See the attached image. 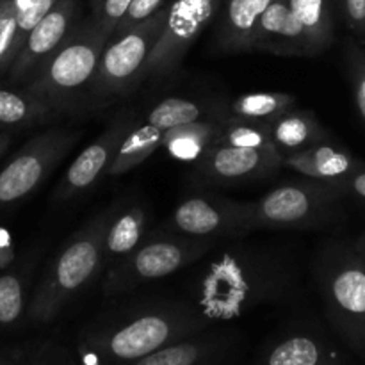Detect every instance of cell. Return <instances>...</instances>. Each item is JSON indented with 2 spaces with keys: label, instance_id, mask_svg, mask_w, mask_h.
<instances>
[{
  "label": "cell",
  "instance_id": "6da1fadb",
  "mask_svg": "<svg viewBox=\"0 0 365 365\" xmlns=\"http://www.w3.org/2000/svg\"><path fill=\"white\" fill-rule=\"evenodd\" d=\"M296 285V271L273 250L232 242L198 269L191 289L203 314L232 319L264 302L287 294Z\"/></svg>",
  "mask_w": 365,
  "mask_h": 365
},
{
  "label": "cell",
  "instance_id": "7a4b0ae2",
  "mask_svg": "<svg viewBox=\"0 0 365 365\" xmlns=\"http://www.w3.org/2000/svg\"><path fill=\"white\" fill-rule=\"evenodd\" d=\"M113 207L93 216L57 252L32 296L29 307L32 319L38 323L53 319L70 299L81 294L106 271L103 237Z\"/></svg>",
  "mask_w": 365,
  "mask_h": 365
},
{
  "label": "cell",
  "instance_id": "3957f363",
  "mask_svg": "<svg viewBox=\"0 0 365 365\" xmlns=\"http://www.w3.org/2000/svg\"><path fill=\"white\" fill-rule=\"evenodd\" d=\"M107 41L109 38L93 18L81 20L70 38L39 66L24 88L45 98L57 113L70 110L82 96L89 95Z\"/></svg>",
  "mask_w": 365,
  "mask_h": 365
},
{
  "label": "cell",
  "instance_id": "277c9868",
  "mask_svg": "<svg viewBox=\"0 0 365 365\" xmlns=\"http://www.w3.org/2000/svg\"><path fill=\"white\" fill-rule=\"evenodd\" d=\"M342 192L319 180H296L278 185L255 202H242L246 232L310 230L334 220Z\"/></svg>",
  "mask_w": 365,
  "mask_h": 365
},
{
  "label": "cell",
  "instance_id": "5b68a950",
  "mask_svg": "<svg viewBox=\"0 0 365 365\" xmlns=\"http://www.w3.org/2000/svg\"><path fill=\"white\" fill-rule=\"evenodd\" d=\"M216 245L217 241L212 239L187 237L157 228L153 234L143 239L130 255L106 269L103 294H121L150 282L171 277L177 271L205 259Z\"/></svg>",
  "mask_w": 365,
  "mask_h": 365
},
{
  "label": "cell",
  "instance_id": "8992f818",
  "mask_svg": "<svg viewBox=\"0 0 365 365\" xmlns=\"http://www.w3.org/2000/svg\"><path fill=\"white\" fill-rule=\"evenodd\" d=\"M171 6L163 9L138 27L113 36L100 57L98 71L89 96L96 102L125 96L143 84V71L159 41L170 16Z\"/></svg>",
  "mask_w": 365,
  "mask_h": 365
},
{
  "label": "cell",
  "instance_id": "52a82bcc",
  "mask_svg": "<svg viewBox=\"0 0 365 365\" xmlns=\"http://www.w3.org/2000/svg\"><path fill=\"white\" fill-rule=\"evenodd\" d=\"M316 278L331 317L365 346V260L355 250L330 246L317 259Z\"/></svg>",
  "mask_w": 365,
  "mask_h": 365
},
{
  "label": "cell",
  "instance_id": "ba28073f",
  "mask_svg": "<svg viewBox=\"0 0 365 365\" xmlns=\"http://www.w3.org/2000/svg\"><path fill=\"white\" fill-rule=\"evenodd\" d=\"M81 135L82 130L53 127L32 138L0 171V210L34 192Z\"/></svg>",
  "mask_w": 365,
  "mask_h": 365
},
{
  "label": "cell",
  "instance_id": "9c48e42d",
  "mask_svg": "<svg viewBox=\"0 0 365 365\" xmlns=\"http://www.w3.org/2000/svg\"><path fill=\"white\" fill-rule=\"evenodd\" d=\"M196 321L198 316L195 309L185 303L139 312L110 331L106 339V348L116 359L139 360L164 348L178 330L185 331Z\"/></svg>",
  "mask_w": 365,
  "mask_h": 365
},
{
  "label": "cell",
  "instance_id": "30bf717a",
  "mask_svg": "<svg viewBox=\"0 0 365 365\" xmlns=\"http://www.w3.org/2000/svg\"><path fill=\"white\" fill-rule=\"evenodd\" d=\"M138 121L139 116L134 109L118 110L106 130L91 145L86 146L81 155L70 164L53 192V200L70 202L95 187L109 173L121 141Z\"/></svg>",
  "mask_w": 365,
  "mask_h": 365
},
{
  "label": "cell",
  "instance_id": "8fae6325",
  "mask_svg": "<svg viewBox=\"0 0 365 365\" xmlns=\"http://www.w3.org/2000/svg\"><path fill=\"white\" fill-rule=\"evenodd\" d=\"M160 230L196 239H242L248 235L242 221V202L220 195H192L178 203Z\"/></svg>",
  "mask_w": 365,
  "mask_h": 365
},
{
  "label": "cell",
  "instance_id": "7c38bea8",
  "mask_svg": "<svg viewBox=\"0 0 365 365\" xmlns=\"http://www.w3.org/2000/svg\"><path fill=\"white\" fill-rule=\"evenodd\" d=\"M216 13V9L200 7L191 0H175L163 34L143 71V84H159L177 73L189 48Z\"/></svg>",
  "mask_w": 365,
  "mask_h": 365
},
{
  "label": "cell",
  "instance_id": "4fadbf2b",
  "mask_svg": "<svg viewBox=\"0 0 365 365\" xmlns=\"http://www.w3.org/2000/svg\"><path fill=\"white\" fill-rule=\"evenodd\" d=\"M78 21L81 18L77 0H59L25 39L13 66L7 71L9 84L24 86L39 70V66L70 38Z\"/></svg>",
  "mask_w": 365,
  "mask_h": 365
},
{
  "label": "cell",
  "instance_id": "5bb4252c",
  "mask_svg": "<svg viewBox=\"0 0 365 365\" xmlns=\"http://www.w3.org/2000/svg\"><path fill=\"white\" fill-rule=\"evenodd\" d=\"M284 166L278 150L212 145L195 163V173L210 184H245L271 177Z\"/></svg>",
  "mask_w": 365,
  "mask_h": 365
},
{
  "label": "cell",
  "instance_id": "9a60e30c",
  "mask_svg": "<svg viewBox=\"0 0 365 365\" xmlns=\"http://www.w3.org/2000/svg\"><path fill=\"white\" fill-rule=\"evenodd\" d=\"M255 50L274 56H307L305 32L289 0H273L259 21Z\"/></svg>",
  "mask_w": 365,
  "mask_h": 365
},
{
  "label": "cell",
  "instance_id": "2e32d148",
  "mask_svg": "<svg viewBox=\"0 0 365 365\" xmlns=\"http://www.w3.org/2000/svg\"><path fill=\"white\" fill-rule=\"evenodd\" d=\"M273 0H228L217 24V46L225 53L255 50L259 21Z\"/></svg>",
  "mask_w": 365,
  "mask_h": 365
},
{
  "label": "cell",
  "instance_id": "e0dca14e",
  "mask_svg": "<svg viewBox=\"0 0 365 365\" xmlns=\"http://www.w3.org/2000/svg\"><path fill=\"white\" fill-rule=\"evenodd\" d=\"M146 209L139 202L114 203L103 237V267L109 269L130 255L146 237ZM106 273V271H103Z\"/></svg>",
  "mask_w": 365,
  "mask_h": 365
},
{
  "label": "cell",
  "instance_id": "ac0fdd59",
  "mask_svg": "<svg viewBox=\"0 0 365 365\" xmlns=\"http://www.w3.org/2000/svg\"><path fill=\"white\" fill-rule=\"evenodd\" d=\"M284 166L303 177L331 185H337L362 168L348 150L330 145L328 141L284 157Z\"/></svg>",
  "mask_w": 365,
  "mask_h": 365
},
{
  "label": "cell",
  "instance_id": "d6986e66",
  "mask_svg": "<svg viewBox=\"0 0 365 365\" xmlns=\"http://www.w3.org/2000/svg\"><path fill=\"white\" fill-rule=\"evenodd\" d=\"M271 139L282 157L303 152L314 145L328 141V132L314 113L303 109L285 110L269 123Z\"/></svg>",
  "mask_w": 365,
  "mask_h": 365
},
{
  "label": "cell",
  "instance_id": "ffe728a7",
  "mask_svg": "<svg viewBox=\"0 0 365 365\" xmlns=\"http://www.w3.org/2000/svg\"><path fill=\"white\" fill-rule=\"evenodd\" d=\"M57 110L24 86L0 84V128H29L46 123Z\"/></svg>",
  "mask_w": 365,
  "mask_h": 365
},
{
  "label": "cell",
  "instance_id": "44dd1931",
  "mask_svg": "<svg viewBox=\"0 0 365 365\" xmlns=\"http://www.w3.org/2000/svg\"><path fill=\"white\" fill-rule=\"evenodd\" d=\"M223 116L207 118L192 123L168 128L163 134V148L173 159L196 163L216 143Z\"/></svg>",
  "mask_w": 365,
  "mask_h": 365
},
{
  "label": "cell",
  "instance_id": "7402d4cb",
  "mask_svg": "<svg viewBox=\"0 0 365 365\" xmlns=\"http://www.w3.org/2000/svg\"><path fill=\"white\" fill-rule=\"evenodd\" d=\"M292 13L305 32L307 56H321L334 41L330 0H289Z\"/></svg>",
  "mask_w": 365,
  "mask_h": 365
},
{
  "label": "cell",
  "instance_id": "603a6c76",
  "mask_svg": "<svg viewBox=\"0 0 365 365\" xmlns=\"http://www.w3.org/2000/svg\"><path fill=\"white\" fill-rule=\"evenodd\" d=\"M163 134L164 130H160L155 125L148 123V121H145V123L138 121L121 141L116 159H114L107 175L120 177V175H125L138 168L143 160L155 153L157 148H163Z\"/></svg>",
  "mask_w": 365,
  "mask_h": 365
},
{
  "label": "cell",
  "instance_id": "cb8c5ba5",
  "mask_svg": "<svg viewBox=\"0 0 365 365\" xmlns=\"http://www.w3.org/2000/svg\"><path fill=\"white\" fill-rule=\"evenodd\" d=\"M296 106V96L291 93L257 91L245 93L225 106V114L246 120L271 121Z\"/></svg>",
  "mask_w": 365,
  "mask_h": 365
},
{
  "label": "cell",
  "instance_id": "d4e9b609",
  "mask_svg": "<svg viewBox=\"0 0 365 365\" xmlns=\"http://www.w3.org/2000/svg\"><path fill=\"white\" fill-rule=\"evenodd\" d=\"M225 116L223 109H212L209 106L196 100L180 98V96H168V98L160 100L157 106L150 109L146 121L160 130H168V128L178 127V125L192 123V121L207 120V118H217Z\"/></svg>",
  "mask_w": 365,
  "mask_h": 365
},
{
  "label": "cell",
  "instance_id": "484cf974",
  "mask_svg": "<svg viewBox=\"0 0 365 365\" xmlns=\"http://www.w3.org/2000/svg\"><path fill=\"white\" fill-rule=\"evenodd\" d=\"M214 145L250 150H277L271 139V128L267 121L246 120V118H234L227 114L221 120V130Z\"/></svg>",
  "mask_w": 365,
  "mask_h": 365
},
{
  "label": "cell",
  "instance_id": "4316f807",
  "mask_svg": "<svg viewBox=\"0 0 365 365\" xmlns=\"http://www.w3.org/2000/svg\"><path fill=\"white\" fill-rule=\"evenodd\" d=\"M27 280L20 273H6L0 277V327L14 324L25 310Z\"/></svg>",
  "mask_w": 365,
  "mask_h": 365
},
{
  "label": "cell",
  "instance_id": "83f0119b",
  "mask_svg": "<svg viewBox=\"0 0 365 365\" xmlns=\"http://www.w3.org/2000/svg\"><path fill=\"white\" fill-rule=\"evenodd\" d=\"M319 362V346L309 337L289 339L269 355V365H317Z\"/></svg>",
  "mask_w": 365,
  "mask_h": 365
},
{
  "label": "cell",
  "instance_id": "f1b7e54d",
  "mask_svg": "<svg viewBox=\"0 0 365 365\" xmlns=\"http://www.w3.org/2000/svg\"><path fill=\"white\" fill-rule=\"evenodd\" d=\"M18 56V20L14 0H0V73L9 71Z\"/></svg>",
  "mask_w": 365,
  "mask_h": 365
},
{
  "label": "cell",
  "instance_id": "f546056e",
  "mask_svg": "<svg viewBox=\"0 0 365 365\" xmlns=\"http://www.w3.org/2000/svg\"><path fill=\"white\" fill-rule=\"evenodd\" d=\"M344 63L351 82L356 109L365 121V50L359 43L348 41L344 46Z\"/></svg>",
  "mask_w": 365,
  "mask_h": 365
},
{
  "label": "cell",
  "instance_id": "4dcf8cb0",
  "mask_svg": "<svg viewBox=\"0 0 365 365\" xmlns=\"http://www.w3.org/2000/svg\"><path fill=\"white\" fill-rule=\"evenodd\" d=\"M59 0H14L18 20V53L32 29L52 11Z\"/></svg>",
  "mask_w": 365,
  "mask_h": 365
},
{
  "label": "cell",
  "instance_id": "1f68e13d",
  "mask_svg": "<svg viewBox=\"0 0 365 365\" xmlns=\"http://www.w3.org/2000/svg\"><path fill=\"white\" fill-rule=\"evenodd\" d=\"M200 353L202 349L196 342H180L143 356L135 365H195L198 362Z\"/></svg>",
  "mask_w": 365,
  "mask_h": 365
},
{
  "label": "cell",
  "instance_id": "d6a6232c",
  "mask_svg": "<svg viewBox=\"0 0 365 365\" xmlns=\"http://www.w3.org/2000/svg\"><path fill=\"white\" fill-rule=\"evenodd\" d=\"M130 4L132 0H102L98 7L93 9L91 18L96 21L100 31L110 39Z\"/></svg>",
  "mask_w": 365,
  "mask_h": 365
},
{
  "label": "cell",
  "instance_id": "836d02e7",
  "mask_svg": "<svg viewBox=\"0 0 365 365\" xmlns=\"http://www.w3.org/2000/svg\"><path fill=\"white\" fill-rule=\"evenodd\" d=\"M164 2H166V0H132L127 13H125V16L120 20V24H118L113 36L123 34V32L130 31V29L138 27L139 24L148 20V18H152L153 14H157L163 9ZM113 36H110V38H113Z\"/></svg>",
  "mask_w": 365,
  "mask_h": 365
},
{
  "label": "cell",
  "instance_id": "e575fe53",
  "mask_svg": "<svg viewBox=\"0 0 365 365\" xmlns=\"http://www.w3.org/2000/svg\"><path fill=\"white\" fill-rule=\"evenodd\" d=\"M339 9L346 25L365 38V0H339Z\"/></svg>",
  "mask_w": 365,
  "mask_h": 365
},
{
  "label": "cell",
  "instance_id": "d590c367",
  "mask_svg": "<svg viewBox=\"0 0 365 365\" xmlns=\"http://www.w3.org/2000/svg\"><path fill=\"white\" fill-rule=\"evenodd\" d=\"M335 187L342 192V196L349 195L353 196V198L365 202V170L364 168H360L359 171H355V173L349 175L348 178L339 182Z\"/></svg>",
  "mask_w": 365,
  "mask_h": 365
},
{
  "label": "cell",
  "instance_id": "8d00e7d4",
  "mask_svg": "<svg viewBox=\"0 0 365 365\" xmlns=\"http://www.w3.org/2000/svg\"><path fill=\"white\" fill-rule=\"evenodd\" d=\"M14 259H16V253H14V245L9 230L0 227V271L9 269Z\"/></svg>",
  "mask_w": 365,
  "mask_h": 365
},
{
  "label": "cell",
  "instance_id": "74e56055",
  "mask_svg": "<svg viewBox=\"0 0 365 365\" xmlns=\"http://www.w3.org/2000/svg\"><path fill=\"white\" fill-rule=\"evenodd\" d=\"M81 356H82V365H102L100 364L98 356L95 355V351H91L86 346H81Z\"/></svg>",
  "mask_w": 365,
  "mask_h": 365
},
{
  "label": "cell",
  "instance_id": "f35d334b",
  "mask_svg": "<svg viewBox=\"0 0 365 365\" xmlns=\"http://www.w3.org/2000/svg\"><path fill=\"white\" fill-rule=\"evenodd\" d=\"M191 2L198 4L200 7H207V9H220L221 0H191Z\"/></svg>",
  "mask_w": 365,
  "mask_h": 365
},
{
  "label": "cell",
  "instance_id": "ab89813d",
  "mask_svg": "<svg viewBox=\"0 0 365 365\" xmlns=\"http://www.w3.org/2000/svg\"><path fill=\"white\" fill-rule=\"evenodd\" d=\"M11 145V135L9 134H4V132H0V157L6 153V150L9 148Z\"/></svg>",
  "mask_w": 365,
  "mask_h": 365
},
{
  "label": "cell",
  "instance_id": "60d3db41",
  "mask_svg": "<svg viewBox=\"0 0 365 365\" xmlns=\"http://www.w3.org/2000/svg\"><path fill=\"white\" fill-rule=\"evenodd\" d=\"M355 252L359 253V255L362 257V259L365 260V235H362V237H360L359 241H356V245H355Z\"/></svg>",
  "mask_w": 365,
  "mask_h": 365
},
{
  "label": "cell",
  "instance_id": "b9f144b4",
  "mask_svg": "<svg viewBox=\"0 0 365 365\" xmlns=\"http://www.w3.org/2000/svg\"><path fill=\"white\" fill-rule=\"evenodd\" d=\"M89 2H91V7H93V9H96V7L100 6V2H102V0H89Z\"/></svg>",
  "mask_w": 365,
  "mask_h": 365
},
{
  "label": "cell",
  "instance_id": "7bdbcfd3",
  "mask_svg": "<svg viewBox=\"0 0 365 365\" xmlns=\"http://www.w3.org/2000/svg\"><path fill=\"white\" fill-rule=\"evenodd\" d=\"M0 365H7L6 360H0Z\"/></svg>",
  "mask_w": 365,
  "mask_h": 365
}]
</instances>
